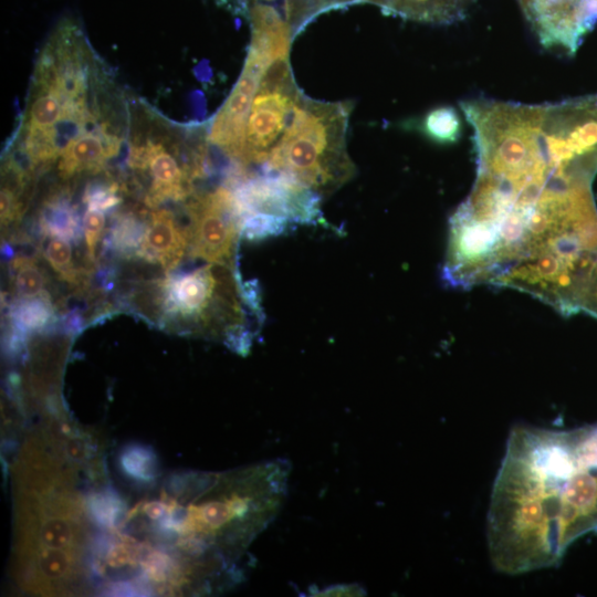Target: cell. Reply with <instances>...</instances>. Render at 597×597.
Listing matches in <instances>:
<instances>
[{
    "mask_svg": "<svg viewBox=\"0 0 597 597\" xmlns=\"http://www.w3.org/2000/svg\"><path fill=\"white\" fill-rule=\"evenodd\" d=\"M145 230L136 218L124 216L113 228L111 243L121 254H137Z\"/></svg>",
    "mask_w": 597,
    "mask_h": 597,
    "instance_id": "obj_17",
    "label": "cell"
},
{
    "mask_svg": "<svg viewBox=\"0 0 597 597\" xmlns=\"http://www.w3.org/2000/svg\"><path fill=\"white\" fill-rule=\"evenodd\" d=\"M43 252L46 261L55 272L66 281H75L76 271L73 264V251L67 239L49 237Z\"/></svg>",
    "mask_w": 597,
    "mask_h": 597,
    "instance_id": "obj_18",
    "label": "cell"
},
{
    "mask_svg": "<svg viewBox=\"0 0 597 597\" xmlns=\"http://www.w3.org/2000/svg\"><path fill=\"white\" fill-rule=\"evenodd\" d=\"M40 227L48 237L72 240L78 235L75 211L62 198L52 199L44 205L40 213Z\"/></svg>",
    "mask_w": 597,
    "mask_h": 597,
    "instance_id": "obj_13",
    "label": "cell"
},
{
    "mask_svg": "<svg viewBox=\"0 0 597 597\" xmlns=\"http://www.w3.org/2000/svg\"><path fill=\"white\" fill-rule=\"evenodd\" d=\"M105 227V216L103 211L87 208L83 217V232L87 254L91 260L94 259L97 242Z\"/></svg>",
    "mask_w": 597,
    "mask_h": 597,
    "instance_id": "obj_19",
    "label": "cell"
},
{
    "mask_svg": "<svg viewBox=\"0 0 597 597\" xmlns=\"http://www.w3.org/2000/svg\"><path fill=\"white\" fill-rule=\"evenodd\" d=\"M302 95L294 81L289 57L280 59L266 69L247 122L240 158L243 165L266 163Z\"/></svg>",
    "mask_w": 597,
    "mask_h": 597,
    "instance_id": "obj_3",
    "label": "cell"
},
{
    "mask_svg": "<svg viewBox=\"0 0 597 597\" xmlns=\"http://www.w3.org/2000/svg\"><path fill=\"white\" fill-rule=\"evenodd\" d=\"M243 219L252 214L270 217L287 224L323 222L321 196L275 174L244 177L234 190Z\"/></svg>",
    "mask_w": 597,
    "mask_h": 597,
    "instance_id": "obj_5",
    "label": "cell"
},
{
    "mask_svg": "<svg viewBox=\"0 0 597 597\" xmlns=\"http://www.w3.org/2000/svg\"><path fill=\"white\" fill-rule=\"evenodd\" d=\"M584 434L585 428L512 429L486 517L498 572L553 566L574 540L597 528V463L585 452Z\"/></svg>",
    "mask_w": 597,
    "mask_h": 597,
    "instance_id": "obj_1",
    "label": "cell"
},
{
    "mask_svg": "<svg viewBox=\"0 0 597 597\" xmlns=\"http://www.w3.org/2000/svg\"><path fill=\"white\" fill-rule=\"evenodd\" d=\"M252 40L250 50L268 64L289 57L292 31L279 12L271 6L255 2L250 8Z\"/></svg>",
    "mask_w": 597,
    "mask_h": 597,
    "instance_id": "obj_9",
    "label": "cell"
},
{
    "mask_svg": "<svg viewBox=\"0 0 597 597\" xmlns=\"http://www.w3.org/2000/svg\"><path fill=\"white\" fill-rule=\"evenodd\" d=\"M380 7L385 12L428 23H451L460 20L470 0H357Z\"/></svg>",
    "mask_w": 597,
    "mask_h": 597,
    "instance_id": "obj_11",
    "label": "cell"
},
{
    "mask_svg": "<svg viewBox=\"0 0 597 597\" xmlns=\"http://www.w3.org/2000/svg\"><path fill=\"white\" fill-rule=\"evenodd\" d=\"M52 317L53 307L46 292L36 297H19L11 307L12 325L23 334L43 329L50 325Z\"/></svg>",
    "mask_w": 597,
    "mask_h": 597,
    "instance_id": "obj_12",
    "label": "cell"
},
{
    "mask_svg": "<svg viewBox=\"0 0 597 597\" xmlns=\"http://www.w3.org/2000/svg\"><path fill=\"white\" fill-rule=\"evenodd\" d=\"M188 248V229L181 228L169 211L157 210L146 226L137 255L160 263L169 272L179 264Z\"/></svg>",
    "mask_w": 597,
    "mask_h": 597,
    "instance_id": "obj_8",
    "label": "cell"
},
{
    "mask_svg": "<svg viewBox=\"0 0 597 597\" xmlns=\"http://www.w3.org/2000/svg\"><path fill=\"white\" fill-rule=\"evenodd\" d=\"M132 164L149 169L153 178L146 199L149 206H157L165 199H182L188 195L192 178L181 170L177 160L161 145L148 143L145 148L137 149L132 155Z\"/></svg>",
    "mask_w": 597,
    "mask_h": 597,
    "instance_id": "obj_7",
    "label": "cell"
},
{
    "mask_svg": "<svg viewBox=\"0 0 597 597\" xmlns=\"http://www.w3.org/2000/svg\"><path fill=\"white\" fill-rule=\"evenodd\" d=\"M117 150L114 138L101 133L86 132L63 148L59 161V171L66 178L83 170H96L104 160Z\"/></svg>",
    "mask_w": 597,
    "mask_h": 597,
    "instance_id": "obj_10",
    "label": "cell"
},
{
    "mask_svg": "<svg viewBox=\"0 0 597 597\" xmlns=\"http://www.w3.org/2000/svg\"><path fill=\"white\" fill-rule=\"evenodd\" d=\"M348 102H322L304 94L266 163L283 176L321 196H329L356 174L346 147Z\"/></svg>",
    "mask_w": 597,
    "mask_h": 597,
    "instance_id": "obj_2",
    "label": "cell"
},
{
    "mask_svg": "<svg viewBox=\"0 0 597 597\" xmlns=\"http://www.w3.org/2000/svg\"><path fill=\"white\" fill-rule=\"evenodd\" d=\"M252 1H254V3H255V2H258L259 0H252Z\"/></svg>",
    "mask_w": 597,
    "mask_h": 597,
    "instance_id": "obj_21",
    "label": "cell"
},
{
    "mask_svg": "<svg viewBox=\"0 0 597 597\" xmlns=\"http://www.w3.org/2000/svg\"><path fill=\"white\" fill-rule=\"evenodd\" d=\"M189 251L207 263L234 269L243 212L234 191L220 187L189 206Z\"/></svg>",
    "mask_w": 597,
    "mask_h": 597,
    "instance_id": "obj_4",
    "label": "cell"
},
{
    "mask_svg": "<svg viewBox=\"0 0 597 597\" xmlns=\"http://www.w3.org/2000/svg\"><path fill=\"white\" fill-rule=\"evenodd\" d=\"M357 0H286L285 15L294 38L320 13L341 8Z\"/></svg>",
    "mask_w": 597,
    "mask_h": 597,
    "instance_id": "obj_15",
    "label": "cell"
},
{
    "mask_svg": "<svg viewBox=\"0 0 597 597\" xmlns=\"http://www.w3.org/2000/svg\"><path fill=\"white\" fill-rule=\"evenodd\" d=\"M0 214L2 226L11 223L20 214L19 201L14 192L8 187L1 189Z\"/></svg>",
    "mask_w": 597,
    "mask_h": 597,
    "instance_id": "obj_20",
    "label": "cell"
},
{
    "mask_svg": "<svg viewBox=\"0 0 597 597\" xmlns=\"http://www.w3.org/2000/svg\"><path fill=\"white\" fill-rule=\"evenodd\" d=\"M269 66L249 51L242 74L211 125L210 142L239 160L252 102Z\"/></svg>",
    "mask_w": 597,
    "mask_h": 597,
    "instance_id": "obj_6",
    "label": "cell"
},
{
    "mask_svg": "<svg viewBox=\"0 0 597 597\" xmlns=\"http://www.w3.org/2000/svg\"><path fill=\"white\" fill-rule=\"evenodd\" d=\"M419 128L431 140L450 144L459 138L461 123L459 114L453 107L440 106L423 116Z\"/></svg>",
    "mask_w": 597,
    "mask_h": 597,
    "instance_id": "obj_14",
    "label": "cell"
},
{
    "mask_svg": "<svg viewBox=\"0 0 597 597\" xmlns=\"http://www.w3.org/2000/svg\"><path fill=\"white\" fill-rule=\"evenodd\" d=\"M13 286L20 298L36 297L45 293V277L32 260L19 256L12 262Z\"/></svg>",
    "mask_w": 597,
    "mask_h": 597,
    "instance_id": "obj_16",
    "label": "cell"
}]
</instances>
